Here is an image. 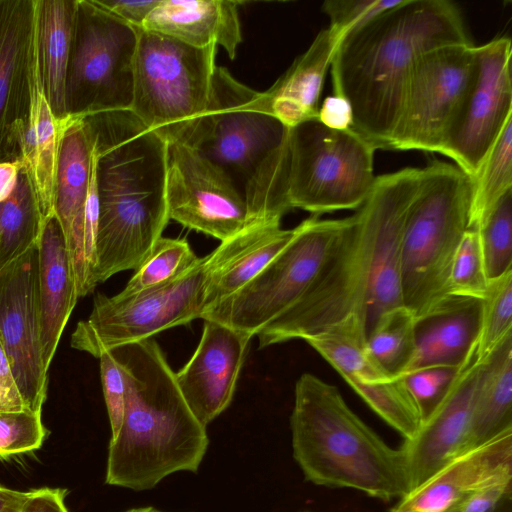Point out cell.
<instances>
[{"label": "cell", "instance_id": "1", "mask_svg": "<svg viewBox=\"0 0 512 512\" xmlns=\"http://www.w3.org/2000/svg\"><path fill=\"white\" fill-rule=\"evenodd\" d=\"M422 178L419 168L376 177L310 288L257 334L260 348L305 340L348 317L362 321L367 335L382 314L404 306L402 237Z\"/></svg>", "mask_w": 512, "mask_h": 512}, {"label": "cell", "instance_id": "2", "mask_svg": "<svg viewBox=\"0 0 512 512\" xmlns=\"http://www.w3.org/2000/svg\"><path fill=\"white\" fill-rule=\"evenodd\" d=\"M467 42L462 15L448 0H401L346 33L330 68L333 95L351 108V128L376 149L390 150L421 57L443 45Z\"/></svg>", "mask_w": 512, "mask_h": 512}, {"label": "cell", "instance_id": "3", "mask_svg": "<svg viewBox=\"0 0 512 512\" xmlns=\"http://www.w3.org/2000/svg\"><path fill=\"white\" fill-rule=\"evenodd\" d=\"M91 140L98 202L95 283L136 270L162 236L167 143L131 110L81 118Z\"/></svg>", "mask_w": 512, "mask_h": 512}, {"label": "cell", "instance_id": "4", "mask_svg": "<svg viewBox=\"0 0 512 512\" xmlns=\"http://www.w3.org/2000/svg\"><path fill=\"white\" fill-rule=\"evenodd\" d=\"M125 379L120 429L110 438L105 483L143 491L176 472H197L209 439L153 337L110 350Z\"/></svg>", "mask_w": 512, "mask_h": 512}, {"label": "cell", "instance_id": "5", "mask_svg": "<svg viewBox=\"0 0 512 512\" xmlns=\"http://www.w3.org/2000/svg\"><path fill=\"white\" fill-rule=\"evenodd\" d=\"M257 95L216 66L206 110L173 141L196 151L229 179L251 221H281L291 209L290 127L260 110Z\"/></svg>", "mask_w": 512, "mask_h": 512}, {"label": "cell", "instance_id": "6", "mask_svg": "<svg viewBox=\"0 0 512 512\" xmlns=\"http://www.w3.org/2000/svg\"><path fill=\"white\" fill-rule=\"evenodd\" d=\"M293 457L306 480L390 501L411 490L403 446L392 448L347 405L338 388L304 373L290 417Z\"/></svg>", "mask_w": 512, "mask_h": 512}, {"label": "cell", "instance_id": "7", "mask_svg": "<svg viewBox=\"0 0 512 512\" xmlns=\"http://www.w3.org/2000/svg\"><path fill=\"white\" fill-rule=\"evenodd\" d=\"M471 200L472 181L456 165L436 161L423 168L401 246L403 303L415 318L450 296V267L470 228Z\"/></svg>", "mask_w": 512, "mask_h": 512}, {"label": "cell", "instance_id": "8", "mask_svg": "<svg viewBox=\"0 0 512 512\" xmlns=\"http://www.w3.org/2000/svg\"><path fill=\"white\" fill-rule=\"evenodd\" d=\"M377 149L352 128L337 130L318 117L290 128L288 202L314 216L357 210L371 193Z\"/></svg>", "mask_w": 512, "mask_h": 512}, {"label": "cell", "instance_id": "9", "mask_svg": "<svg viewBox=\"0 0 512 512\" xmlns=\"http://www.w3.org/2000/svg\"><path fill=\"white\" fill-rule=\"evenodd\" d=\"M216 47L197 48L139 28L132 113L166 141L175 140L207 108Z\"/></svg>", "mask_w": 512, "mask_h": 512}, {"label": "cell", "instance_id": "10", "mask_svg": "<svg viewBox=\"0 0 512 512\" xmlns=\"http://www.w3.org/2000/svg\"><path fill=\"white\" fill-rule=\"evenodd\" d=\"M138 27L77 0L65 81L67 118L130 110Z\"/></svg>", "mask_w": 512, "mask_h": 512}, {"label": "cell", "instance_id": "11", "mask_svg": "<svg viewBox=\"0 0 512 512\" xmlns=\"http://www.w3.org/2000/svg\"><path fill=\"white\" fill-rule=\"evenodd\" d=\"M348 222L349 217L323 220L314 215L302 221L289 244L252 280L199 318L257 335L306 293Z\"/></svg>", "mask_w": 512, "mask_h": 512}, {"label": "cell", "instance_id": "12", "mask_svg": "<svg viewBox=\"0 0 512 512\" xmlns=\"http://www.w3.org/2000/svg\"><path fill=\"white\" fill-rule=\"evenodd\" d=\"M205 275L206 256L168 283L112 297L97 294L89 317L77 324L71 336L72 347L99 358L104 352L199 318Z\"/></svg>", "mask_w": 512, "mask_h": 512}, {"label": "cell", "instance_id": "13", "mask_svg": "<svg viewBox=\"0 0 512 512\" xmlns=\"http://www.w3.org/2000/svg\"><path fill=\"white\" fill-rule=\"evenodd\" d=\"M476 46L447 44L425 53L408 85L393 150L440 153L475 73Z\"/></svg>", "mask_w": 512, "mask_h": 512}, {"label": "cell", "instance_id": "14", "mask_svg": "<svg viewBox=\"0 0 512 512\" xmlns=\"http://www.w3.org/2000/svg\"><path fill=\"white\" fill-rule=\"evenodd\" d=\"M475 51L473 80L440 150L471 180L512 119L510 38H495Z\"/></svg>", "mask_w": 512, "mask_h": 512}, {"label": "cell", "instance_id": "15", "mask_svg": "<svg viewBox=\"0 0 512 512\" xmlns=\"http://www.w3.org/2000/svg\"><path fill=\"white\" fill-rule=\"evenodd\" d=\"M166 143L169 219L221 242L252 222L244 199L217 167L184 144Z\"/></svg>", "mask_w": 512, "mask_h": 512}, {"label": "cell", "instance_id": "16", "mask_svg": "<svg viewBox=\"0 0 512 512\" xmlns=\"http://www.w3.org/2000/svg\"><path fill=\"white\" fill-rule=\"evenodd\" d=\"M304 341L315 349L365 403L404 438V441H411L417 435L422 426V418L404 377L389 375L369 355L362 321L348 317Z\"/></svg>", "mask_w": 512, "mask_h": 512}, {"label": "cell", "instance_id": "17", "mask_svg": "<svg viewBox=\"0 0 512 512\" xmlns=\"http://www.w3.org/2000/svg\"><path fill=\"white\" fill-rule=\"evenodd\" d=\"M0 340L28 409L41 413L48 370L42 358L37 247L0 270Z\"/></svg>", "mask_w": 512, "mask_h": 512}, {"label": "cell", "instance_id": "18", "mask_svg": "<svg viewBox=\"0 0 512 512\" xmlns=\"http://www.w3.org/2000/svg\"><path fill=\"white\" fill-rule=\"evenodd\" d=\"M36 0H0V162H23L38 80Z\"/></svg>", "mask_w": 512, "mask_h": 512}, {"label": "cell", "instance_id": "19", "mask_svg": "<svg viewBox=\"0 0 512 512\" xmlns=\"http://www.w3.org/2000/svg\"><path fill=\"white\" fill-rule=\"evenodd\" d=\"M251 338L221 323L204 320L192 357L175 372L188 407L204 426L230 405Z\"/></svg>", "mask_w": 512, "mask_h": 512}, {"label": "cell", "instance_id": "20", "mask_svg": "<svg viewBox=\"0 0 512 512\" xmlns=\"http://www.w3.org/2000/svg\"><path fill=\"white\" fill-rule=\"evenodd\" d=\"M60 123L54 214L62 228L79 297L94 289L84 256V230L89 197L94 186V154L81 118Z\"/></svg>", "mask_w": 512, "mask_h": 512}, {"label": "cell", "instance_id": "21", "mask_svg": "<svg viewBox=\"0 0 512 512\" xmlns=\"http://www.w3.org/2000/svg\"><path fill=\"white\" fill-rule=\"evenodd\" d=\"M510 476L512 427L451 460L389 512H455L478 489Z\"/></svg>", "mask_w": 512, "mask_h": 512}, {"label": "cell", "instance_id": "22", "mask_svg": "<svg viewBox=\"0 0 512 512\" xmlns=\"http://www.w3.org/2000/svg\"><path fill=\"white\" fill-rule=\"evenodd\" d=\"M481 362L476 354L463 367L450 392L411 441H404L411 490L467 451L473 400ZM410 490V491H411Z\"/></svg>", "mask_w": 512, "mask_h": 512}, {"label": "cell", "instance_id": "23", "mask_svg": "<svg viewBox=\"0 0 512 512\" xmlns=\"http://www.w3.org/2000/svg\"><path fill=\"white\" fill-rule=\"evenodd\" d=\"M295 233L296 228L282 229L279 220H256L222 241L206 255L202 311L252 280L289 244Z\"/></svg>", "mask_w": 512, "mask_h": 512}, {"label": "cell", "instance_id": "24", "mask_svg": "<svg viewBox=\"0 0 512 512\" xmlns=\"http://www.w3.org/2000/svg\"><path fill=\"white\" fill-rule=\"evenodd\" d=\"M481 315L482 300L450 295L415 318V353L407 371L433 365L465 366L476 354Z\"/></svg>", "mask_w": 512, "mask_h": 512}, {"label": "cell", "instance_id": "25", "mask_svg": "<svg viewBox=\"0 0 512 512\" xmlns=\"http://www.w3.org/2000/svg\"><path fill=\"white\" fill-rule=\"evenodd\" d=\"M37 248L42 358L48 370L79 298L66 240L55 214L45 219Z\"/></svg>", "mask_w": 512, "mask_h": 512}, {"label": "cell", "instance_id": "26", "mask_svg": "<svg viewBox=\"0 0 512 512\" xmlns=\"http://www.w3.org/2000/svg\"><path fill=\"white\" fill-rule=\"evenodd\" d=\"M339 40L329 27L320 31L268 90L258 92L257 107L290 128L318 117L324 79Z\"/></svg>", "mask_w": 512, "mask_h": 512}, {"label": "cell", "instance_id": "27", "mask_svg": "<svg viewBox=\"0 0 512 512\" xmlns=\"http://www.w3.org/2000/svg\"><path fill=\"white\" fill-rule=\"evenodd\" d=\"M239 1L159 0L142 28L197 48L221 46L230 59L242 42Z\"/></svg>", "mask_w": 512, "mask_h": 512}, {"label": "cell", "instance_id": "28", "mask_svg": "<svg viewBox=\"0 0 512 512\" xmlns=\"http://www.w3.org/2000/svg\"><path fill=\"white\" fill-rule=\"evenodd\" d=\"M77 0H36L35 54L42 92L58 122L67 119L65 81Z\"/></svg>", "mask_w": 512, "mask_h": 512}, {"label": "cell", "instance_id": "29", "mask_svg": "<svg viewBox=\"0 0 512 512\" xmlns=\"http://www.w3.org/2000/svg\"><path fill=\"white\" fill-rule=\"evenodd\" d=\"M479 361L467 450L512 427V332Z\"/></svg>", "mask_w": 512, "mask_h": 512}, {"label": "cell", "instance_id": "30", "mask_svg": "<svg viewBox=\"0 0 512 512\" xmlns=\"http://www.w3.org/2000/svg\"><path fill=\"white\" fill-rule=\"evenodd\" d=\"M59 141L60 123L54 117L38 79L26 135L23 163L33 182L44 219L54 214Z\"/></svg>", "mask_w": 512, "mask_h": 512}, {"label": "cell", "instance_id": "31", "mask_svg": "<svg viewBox=\"0 0 512 512\" xmlns=\"http://www.w3.org/2000/svg\"><path fill=\"white\" fill-rule=\"evenodd\" d=\"M44 221L33 182L23 166L14 191L0 203V270L38 246Z\"/></svg>", "mask_w": 512, "mask_h": 512}, {"label": "cell", "instance_id": "32", "mask_svg": "<svg viewBox=\"0 0 512 512\" xmlns=\"http://www.w3.org/2000/svg\"><path fill=\"white\" fill-rule=\"evenodd\" d=\"M415 316L405 306L382 314L366 335L369 355L391 376L408 370L415 353Z\"/></svg>", "mask_w": 512, "mask_h": 512}, {"label": "cell", "instance_id": "33", "mask_svg": "<svg viewBox=\"0 0 512 512\" xmlns=\"http://www.w3.org/2000/svg\"><path fill=\"white\" fill-rule=\"evenodd\" d=\"M470 228L503 196L512 190V119H510L472 180Z\"/></svg>", "mask_w": 512, "mask_h": 512}, {"label": "cell", "instance_id": "34", "mask_svg": "<svg viewBox=\"0 0 512 512\" xmlns=\"http://www.w3.org/2000/svg\"><path fill=\"white\" fill-rule=\"evenodd\" d=\"M200 259L185 239L161 236L121 292L136 293L173 281Z\"/></svg>", "mask_w": 512, "mask_h": 512}, {"label": "cell", "instance_id": "35", "mask_svg": "<svg viewBox=\"0 0 512 512\" xmlns=\"http://www.w3.org/2000/svg\"><path fill=\"white\" fill-rule=\"evenodd\" d=\"M489 280L512 270V190L507 191L481 217L474 228Z\"/></svg>", "mask_w": 512, "mask_h": 512}, {"label": "cell", "instance_id": "36", "mask_svg": "<svg viewBox=\"0 0 512 512\" xmlns=\"http://www.w3.org/2000/svg\"><path fill=\"white\" fill-rule=\"evenodd\" d=\"M509 332H512V270L489 280L482 299L481 328L476 348L483 359Z\"/></svg>", "mask_w": 512, "mask_h": 512}, {"label": "cell", "instance_id": "37", "mask_svg": "<svg viewBox=\"0 0 512 512\" xmlns=\"http://www.w3.org/2000/svg\"><path fill=\"white\" fill-rule=\"evenodd\" d=\"M489 284L482 249L476 229L469 228L451 263L448 291L449 295L470 297L482 300Z\"/></svg>", "mask_w": 512, "mask_h": 512}, {"label": "cell", "instance_id": "38", "mask_svg": "<svg viewBox=\"0 0 512 512\" xmlns=\"http://www.w3.org/2000/svg\"><path fill=\"white\" fill-rule=\"evenodd\" d=\"M463 367L433 365L403 374L406 386L419 409L422 423L446 398Z\"/></svg>", "mask_w": 512, "mask_h": 512}, {"label": "cell", "instance_id": "39", "mask_svg": "<svg viewBox=\"0 0 512 512\" xmlns=\"http://www.w3.org/2000/svg\"><path fill=\"white\" fill-rule=\"evenodd\" d=\"M46 435L41 413L0 412V458L38 450Z\"/></svg>", "mask_w": 512, "mask_h": 512}, {"label": "cell", "instance_id": "40", "mask_svg": "<svg viewBox=\"0 0 512 512\" xmlns=\"http://www.w3.org/2000/svg\"><path fill=\"white\" fill-rule=\"evenodd\" d=\"M401 0H328L322 10L329 17L332 29L341 39L349 31L360 27Z\"/></svg>", "mask_w": 512, "mask_h": 512}, {"label": "cell", "instance_id": "41", "mask_svg": "<svg viewBox=\"0 0 512 512\" xmlns=\"http://www.w3.org/2000/svg\"><path fill=\"white\" fill-rule=\"evenodd\" d=\"M99 360L103 394L111 427V438H113L117 435L123 418L125 379L123 371L111 351L102 353Z\"/></svg>", "mask_w": 512, "mask_h": 512}, {"label": "cell", "instance_id": "42", "mask_svg": "<svg viewBox=\"0 0 512 512\" xmlns=\"http://www.w3.org/2000/svg\"><path fill=\"white\" fill-rule=\"evenodd\" d=\"M512 476L490 483L470 495L456 512H493L510 491Z\"/></svg>", "mask_w": 512, "mask_h": 512}, {"label": "cell", "instance_id": "43", "mask_svg": "<svg viewBox=\"0 0 512 512\" xmlns=\"http://www.w3.org/2000/svg\"><path fill=\"white\" fill-rule=\"evenodd\" d=\"M29 410L16 378L12 366L0 340V412H18Z\"/></svg>", "mask_w": 512, "mask_h": 512}, {"label": "cell", "instance_id": "44", "mask_svg": "<svg viewBox=\"0 0 512 512\" xmlns=\"http://www.w3.org/2000/svg\"><path fill=\"white\" fill-rule=\"evenodd\" d=\"M95 2L126 23L142 28L146 18L157 6L159 0H95Z\"/></svg>", "mask_w": 512, "mask_h": 512}, {"label": "cell", "instance_id": "45", "mask_svg": "<svg viewBox=\"0 0 512 512\" xmlns=\"http://www.w3.org/2000/svg\"><path fill=\"white\" fill-rule=\"evenodd\" d=\"M65 488L43 487L28 491L20 512H69Z\"/></svg>", "mask_w": 512, "mask_h": 512}, {"label": "cell", "instance_id": "46", "mask_svg": "<svg viewBox=\"0 0 512 512\" xmlns=\"http://www.w3.org/2000/svg\"><path fill=\"white\" fill-rule=\"evenodd\" d=\"M318 119L332 129H349L352 126L351 108L345 99L336 95L328 96L319 107Z\"/></svg>", "mask_w": 512, "mask_h": 512}, {"label": "cell", "instance_id": "47", "mask_svg": "<svg viewBox=\"0 0 512 512\" xmlns=\"http://www.w3.org/2000/svg\"><path fill=\"white\" fill-rule=\"evenodd\" d=\"M23 166L22 161L0 162V203L6 200L14 191L19 172Z\"/></svg>", "mask_w": 512, "mask_h": 512}, {"label": "cell", "instance_id": "48", "mask_svg": "<svg viewBox=\"0 0 512 512\" xmlns=\"http://www.w3.org/2000/svg\"><path fill=\"white\" fill-rule=\"evenodd\" d=\"M27 492L0 485V512H20Z\"/></svg>", "mask_w": 512, "mask_h": 512}, {"label": "cell", "instance_id": "49", "mask_svg": "<svg viewBox=\"0 0 512 512\" xmlns=\"http://www.w3.org/2000/svg\"><path fill=\"white\" fill-rule=\"evenodd\" d=\"M124 512H163V511H161V510H159L157 508L148 506V507L132 508V509L126 510Z\"/></svg>", "mask_w": 512, "mask_h": 512}, {"label": "cell", "instance_id": "50", "mask_svg": "<svg viewBox=\"0 0 512 512\" xmlns=\"http://www.w3.org/2000/svg\"><path fill=\"white\" fill-rule=\"evenodd\" d=\"M304 512H308V511H304Z\"/></svg>", "mask_w": 512, "mask_h": 512}, {"label": "cell", "instance_id": "51", "mask_svg": "<svg viewBox=\"0 0 512 512\" xmlns=\"http://www.w3.org/2000/svg\"><path fill=\"white\" fill-rule=\"evenodd\" d=\"M456 512V511H455Z\"/></svg>", "mask_w": 512, "mask_h": 512}]
</instances>
